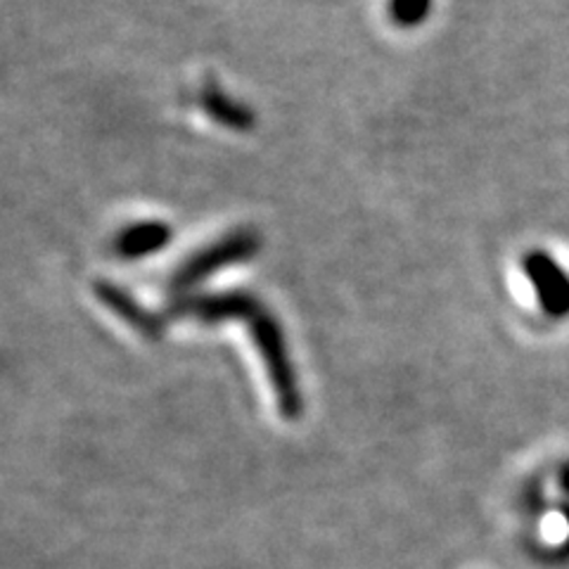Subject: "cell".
Returning <instances> with one entry per match:
<instances>
[{
  "label": "cell",
  "instance_id": "obj_2",
  "mask_svg": "<svg viewBox=\"0 0 569 569\" xmlns=\"http://www.w3.org/2000/svg\"><path fill=\"white\" fill-rule=\"evenodd\" d=\"M525 276L529 278L541 309L550 318L569 316V273L546 252H531L522 261Z\"/></svg>",
  "mask_w": 569,
  "mask_h": 569
},
{
  "label": "cell",
  "instance_id": "obj_4",
  "mask_svg": "<svg viewBox=\"0 0 569 569\" xmlns=\"http://www.w3.org/2000/svg\"><path fill=\"white\" fill-rule=\"evenodd\" d=\"M204 107L207 112L219 119L221 123H228V127L233 129H247L252 127V114H249L247 110H242L240 104H236L233 100H228L221 91H217L213 86H207L204 91Z\"/></svg>",
  "mask_w": 569,
  "mask_h": 569
},
{
  "label": "cell",
  "instance_id": "obj_1",
  "mask_svg": "<svg viewBox=\"0 0 569 569\" xmlns=\"http://www.w3.org/2000/svg\"><path fill=\"white\" fill-rule=\"evenodd\" d=\"M257 247H259V240H257L254 233H249V230H240V233L223 238L221 242L204 249V252L194 254L183 266V269L173 276V290L190 288V284L204 280L207 276H211L213 271H219L221 266H226V263H236V261L249 259L257 252Z\"/></svg>",
  "mask_w": 569,
  "mask_h": 569
},
{
  "label": "cell",
  "instance_id": "obj_3",
  "mask_svg": "<svg viewBox=\"0 0 569 569\" xmlns=\"http://www.w3.org/2000/svg\"><path fill=\"white\" fill-rule=\"evenodd\" d=\"M171 240V230L164 223H140L123 230L117 240V252L127 259H138L159 252Z\"/></svg>",
  "mask_w": 569,
  "mask_h": 569
},
{
  "label": "cell",
  "instance_id": "obj_6",
  "mask_svg": "<svg viewBox=\"0 0 569 569\" xmlns=\"http://www.w3.org/2000/svg\"><path fill=\"white\" fill-rule=\"evenodd\" d=\"M560 479H562V487H565V491H569V466H565V470H562Z\"/></svg>",
  "mask_w": 569,
  "mask_h": 569
},
{
  "label": "cell",
  "instance_id": "obj_5",
  "mask_svg": "<svg viewBox=\"0 0 569 569\" xmlns=\"http://www.w3.org/2000/svg\"><path fill=\"white\" fill-rule=\"evenodd\" d=\"M432 8V0H389V12L401 27L420 24Z\"/></svg>",
  "mask_w": 569,
  "mask_h": 569
}]
</instances>
